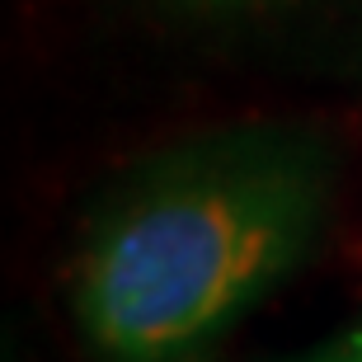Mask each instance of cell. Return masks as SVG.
Returning a JSON list of instances; mask_svg holds the SVG:
<instances>
[{
  "label": "cell",
  "mask_w": 362,
  "mask_h": 362,
  "mask_svg": "<svg viewBox=\"0 0 362 362\" xmlns=\"http://www.w3.org/2000/svg\"><path fill=\"white\" fill-rule=\"evenodd\" d=\"M334 202L315 132L235 127L141 165L76 259V320L108 362H193L301 269Z\"/></svg>",
  "instance_id": "cell-1"
},
{
  "label": "cell",
  "mask_w": 362,
  "mask_h": 362,
  "mask_svg": "<svg viewBox=\"0 0 362 362\" xmlns=\"http://www.w3.org/2000/svg\"><path fill=\"white\" fill-rule=\"evenodd\" d=\"M287 362H362V320L349 325V329H339V334H329L315 349L287 358Z\"/></svg>",
  "instance_id": "cell-2"
},
{
  "label": "cell",
  "mask_w": 362,
  "mask_h": 362,
  "mask_svg": "<svg viewBox=\"0 0 362 362\" xmlns=\"http://www.w3.org/2000/svg\"><path fill=\"white\" fill-rule=\"evenodd\" d=\"M193 5H207V10H221V5H245V0H193Z\"/></svg>",
  "instance_id": "cell-3"
}]
</instances>
